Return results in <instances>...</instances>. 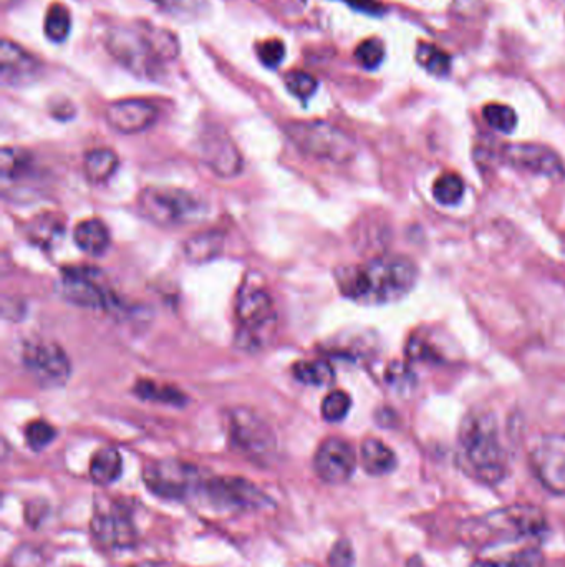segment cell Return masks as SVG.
Wrapping results in <instances>:
<instances>
[{"instance_id": "obj_1", "label": "cell", "mask_w": 565, "mask_h": 567, "mask_svg": "<svg viewBox=\"0 0 565 567\" xmlns=\"http://www.w3.org/2000/svg\"><path fill=\"white\" fill-rule=\"evenodd\" d=\"M418 269L401 256L377 257L358 266L342 267L337 282L343 296L363 306H385L408 296L416 284Z\"/></svg>"}, {"instance_id": "obj_2", "label": "cell", "mask_w": 565, "mask_h": 567, "mask_svg": "<svg viewBox=\"0 0 565 567\" xmlns=\"http://www.w3.org/2000/svg\"><path fill=\"white\" fill-rule=\"evenodd\" d=\"M107 50L121 67L141 78H160L168 63L178 59L179 40L173 32L151 24L120 25L110 30Z\"/></svg>"}, {"instance_id": "obj_3", "label": "cell", "mask_w": 565, "mask_h": 567, "mask_svg": "<svg viewBox=\"0 0 565 567\" xmlns=\"http://www.w3.org/2000/svg\"><path fill=\"white\" fill-rule=\"evenodd\" d=\"M459 460L469 475L498 485L508 473V453L499 437L498 420L488 410H474L464 418L458 435Z\"/></svg>"}, {"instance_id": "obj_4", "label": "cell", "mask_w": 565, "mask_h": 567, "mask_svg": "<svg viewBox=\"0 0 565 567\" xmlns=\"http://www.w3.org/2000/svg\"><path fill=\"white\" fill-rule=\"evenodd\" d=\"M546 531V514L541 509L531 504H512L464 521L458 534L471 548L486 549L541 538Z\"/></svg>"}, {"instance_id": "obj_5", "label": "cell", "mask_w": 565, "mask_h": 567, "mask_svg": "<svg viewBox=\"0 0 565 567\" xmlns=\"http://www.w3.org/2000/svg\"><path fill=\"white\" fill-rule=\"evenodd\" d=\"M290 141L315 160L343 165L352 160L357 146L352 136L327 122H292L285 128Z\"/></svg>"}, {"instance_id": "obj_6", "label": "cell", "mask_w": 565, "mask_h": 567, "mask_svg": "<svg viewBox=\"0 0 565 567\" xmlns=\"http://www.w3.org/2000/svg\"><path fill=\"white\" fill-rule=\"evenodd\" d=\"M138 208L148 221L161 228L196 223L204 213V204L199 198L173 188H146L138 198Z\"/></svg>"}, {"instance_id": "obj_7", "label": "cell", "mask_w": 565, "mask_h": 567, "mask_svg": "<svg viewBox=\"0 0 565 567\" xmlns=\"http://www.w3.org/2000/svg\"><path fill=\"white\" fill-rule=\"evenodd\" d=\"M237 319L241 322V332L237 342L244 349H257L266 344V337L276 322L274 306L269 292L259 284H244L236 307Z\"/></svg>"}, {"instance_id": "obj_8", "label": "cell", "mask_w": 565, "mask_h": 567, "mask_svg": "<svg viewBox=\"0 0 565 567\" xmlns=\"http://www.w3.org/2000/svg\"><path fill=\"white\" fill-rule=\"evenodd\" d=\"M143 481L153 495L163 500L183 501L203 490L196 466L178 460H161L146 466Z\"/></svg>"}, {"instance_id": "obj_9", "label": "cell", "mask_w": 565, "mask_h": 567, "mask_svg": "<svg viewBox=\"0 0 565 567\" xmlns=\"http://www.w3.org/2000/svg\"><path fill=\"white\" fill-rule=\"evenodd\" d=\"M231 438L237 450L262 465L276 453V437L271 428L247 408H237L231 413Z\"/></svg>"}, {"instance_id": "obj_10", "label": "cell", "mask_w": 565, "mask_h": 567, "mask_svg": "<svg viewBox=\"0 0 565 567\" xmlns=\"http://www.w3.org/2000/svg\"><path fill=\"white\" fill-rule=\"evenodd\" d=\"M529 458L541 485L554 495L565 496V435H542L532 446Z\"/></svg>"}, {"instance_id": "obj_11", "label": "cell", "mask_w": 565, "mask_h": 567, "mask_svg": "<svg viewBox=\"0 0 565 567\" xmlns=\"http://www.w3.org/2000/svg\"><path fill=\"white\" fill-rule=\"evenodd\" d=\"M503 160L512 168L546 176L549 180L562 181L565 178V165L561 156L549 146L537 143H514L503 148Z\"/></svg>"}, {"instance_id": "obj_12", "label": "cell", "mask_w": 565, "mask_h": 567, "mask_svg": "<svg viewBox=\"0 0 565 567\" xmlns=\"http://www.w3.org/2000/svg\"><path fill=\"white\" fill-rule=\"evenodd\" d=\"M357 455L348 441L339 437L322 441L314 456V470L329 485H343L352 478Z\"/></svg>"}, {"instance_id": "obj_13", "label": "cell", "mask_w": 565, "mask_h": 567, "mask_svg": "<svg viewBox=\"0 0 565 567\" xmlns=\"http://www.w3.org/2000/svg\"><path fill=\"white\" fill-rule=\"evenodd\" d=\"M25 367L44 385H60L70 377V360L54 342H34L24 350Z\"/></svg>"}, {"instance_id": "obj_14", "label": "cell", "mask_w": 565, "mask_h": 567, "mask_svg": "<svg viewBox=\"0 0 565 567\" xmlns=\"http://www.w3.org/2000/svg\"><path fill=\"white\" fill-rule=\"evenodd\" d=\"M203 491L216 504L232 509L264 508L266 496L244 478H216L204 481Z\"/></svg>"}, {"instance_id": "obj_15", "label": "cell", "mask_w": 565, "mask_h": 567, "mask_svg": "<svg viewBox=\"0 0 565 567\" xmlns=\"http://www.w3.org/2000/svg\"><path fill=\"white\" fill-rule=\"evenodd\" d=\"M105 117L113 130L131 135V133L148 130L158 118V108L146 100L130 98V100H120V102L108 105Z\"/></svg>"}, {"instance_id": "obj_16", "label": "cell", "mask_w": 565, "mask_h": 567, "mask_svg": "<svg viewBox=\"0 0 565 567\" xmlns=\"http://www.w3.org/2000/svg\"><path fill=\"white\" fill-rule=\"evenodd\" d=\"M40 62L20 45L2 40L0 45V78L5 87H22L39 77Z\"/></svg>"}, {"instance_id": "obj_17", "label": "cell", "mask_w": 565, "mask_h": 567, "mask_svg": "<svg viewBox=\"0 0 565 567\" xmlns=\"http://www.w3.org/2000/svg\"><path fill=\"white\" fill-rule=\"evenodd\" d=\"M201 156L209 168L224 178H232L242 170L241 153L229 136L221 131H209L201 140Z\"/></svg>"}, {"instance_id": "obj_18", "label": "cell", "mask_w": 565, "mask_h": 567, "mask_svg": "<svg viewBox=\"0 0 565 567\" xmlns=\"http://www.w3.org/2000/svg\"><path fill=\"white\" fill-rule=\"evenodd\" d=\"M95 271V269H93ZM92 269H65L63 272V294L70 301L83 307L107 306V292L95 279Z\"/></svg>"}, {"instance_id": "obj_19", "label": "cell", "mask_w": 565, "mask_h": 567, "mask_svg": "<svg viewBox=\"0 0 565 567\" xmlns=\"http://www.w3.org/2000/svg\"><path fill=\"white\" fill-rule=\"evenodd\" d=\"M92 531L98 541L112 548H130L135 544V528L128 514L121 509L98 513L92 521Z\"/></svg>"}, {"instance_id": "obj_20", "label": "cell", "mask_w": 565, "mask_h": 567, "mask_svg": "<svg viewBox=\"0 0 565 567\" xmlns=\"http://www.w3.org/2000/svg\"><path fill=\"white\" fill-rule=\"evenodd\" d=\"M360 458H362L363 470L372 476L390 475L398 463L392 448L377 438H367L363 441Z\"/></svg>"}, {"instance_id": "obj_21", "label": "cell", "mask_w": 565, "mask_h": 567, "mask_svg": "<svg viewBox=\"0 0 565 567\" xmlns=\"http://www.w3.org/2000/svg\"><path fill=\"white\" fill-rule=\"evenodd\" d=\"M73 239L82 251L98 256L107 251L108 244H110V233L100 219H85L75 228Z\"/></svg>"}, {"instance_id": "obj_22", "label": "cell", "mask_w": 565, "mask_h": 567, "mask_svg": "<svg viewBox=\"0 0 565 567\" xmlns=\"http://www.w3.org/2000/svg\"><path fill=\"white\" fill-rule=\"evenodd\" d=\"M123 460L120 451L113 446H105L93 455L90 463V476L100 486H108L120 478Z\"/></svg>"}, {"instance_id": "obj_23", "label": "cell", "mask_w": 565, "mask_h": 567, "mask_svg": "<svg viewBox=\"0 0 565 567\" xmlns=\"http://www.w3.org/2000/svg\"><path fill=\"white\" fill-rule=\"evenodd\" d=\"M118 165L120 160L112 150H93L85 156L83 170L88 180L93 183H103L112 178Z\"/></svg>"}, {"instance_id": "obj_24", "label": "cell", "mask_w": 565, "mask_h": 567, "mask_svg": "<svg viewBox=\"0 0 565 567\" xmlns=\"http://www.w3.org/2000/svg\"><path fill=\"white\" fill-rule=\"evenodd\" d=\"M294 375L299 382L314 387H324L334 380V369L324 360H307L294 365Z\"/></svg>"}, {"instance_id": "obj_25", "label": "cell", "mask_w": 565, "mask_h": 567, "mask_svg": "<svg viewBox=\"0 0 565 567\" xmlns=\"http://www.w3.org/2000/svg\"><path fill=\"white\" fill-rule=\"evenodd\" d=\"M476 567H544V556L537 548H524L498 558L484 559Z\"/></svg>"}, {"instance_id": "obj_26", "label": "cell", "mask_w": 565, "mask_h": 567, "mask_svg": "<svg viewBox=\"0 0 565 567\" xmlns=\"http://www.w3.org/2000/svg\"><path fill=\"white\" fill-rule=\"evenodd\" d=\"M416 62L420 63L426 72L436 75V77H445L451 70L450 55L431 44L418 45Z\"/></svg>"}, {"instance_id": "obj_27", "label": "cell", "mask_w": 565, "mask_h": 567, "mask_svg": "<svg viewBox=\"0 0 565 567\" xmlns=\"http://www.w3.org/2000/svg\"><path fill=\"white\" fill-rule=\"evenodd\" d=\"M221 248H223V239L219 234L211 233L201 234V236L191 239L186 244L184 251H186L189 261L204 262L218 256Z\"/></svg>"}, {"instance_id": "obj_28", "label": "cell", "mask_w": 565, "mask_h": 567, "mask_svg": "<svg viewBox=\"0 0 565 567\" xmlns=\"http://www.w3.org/2000/svg\"><path fill=\"white\" fill-rule=\"evenodd\" d=\"M70 29H72V17L67 7L62 4L50 5L45 17V35L52 42H63L70 34Z\"/></svg>"}, {"instance_id": "obj_29", "label": "cell", "mask_w": 565, "mask_h": 567, "mask_svg": "<svg viewBox=\"0 0 565 567\" xmlns=\"http://www.w3.org/2000/svg\"><path fill=\"white\" fill-rule=\"evenodd\" d=\"M464 183L458 175L446 173L440 176L433 185V198L443 206H454L463 198Z\"/></svg>"}, {"instance_id": "obj_30", "label": "cell", "mask_w": 565, "mask_h": 567, "mask_svg": "<svg viewBox=\"0 0 565 567\" xmlns=\"http://www.w3.org/2000/svg\"><path fill=\"white\" fill-rule=\"evenodd\" d=\"M63 233L60 219L54 216H39L30 226L29 236L39 246H52Z\"/></svg>"}, {"instance_id": "obj_31", "label": "cell", "mask_w": 565, "mask_h": 567, "mask_svg": "<svg viewBox=\"0 0 565 567\" xmlns=\"http://www.w3.org/2000/svg\"><path fill=\"white\" fill-rule=\"evenodd\" d=\"M483 117L488 125L501 133H511L517 125V115L508 105L489 103L483 110Z\"/></svg>"}, {"instance_id": "obj_32", "label": "cell", "mask_w": 565, "mask_h": 567, "mask_svg": "<svg viewBox=\"0 0 565 567\" xmlns=\"http://www.w3.org/2000/svg\"><path fill=\"white\" fill-rule=\"evenodd\" d=\"M352 407V400L342 390L330 392L322 402V417L330 423L342 422Z\"/></svg>"}, {"instance_id": "obj_33", "label": "cell", "mask_w": 565, "mask_h": 567, "mask_svg": "<svg viewBox=\"0 0 565 567\" xmlns=\"http://www.w3.org/2000/svg\"><path fill=\"white\" fill-rule=\"evenodd\" d=\"M285 87L294 97L307 100L314 95L315 90L319 87V82L310 73L294 70V72L285 75Z\"/></svg>"}, {"instance_id": "obj_34", "label": "cell", "mask_w": 565, "mask_h": 567, "mask_svg": "<svg viewBox=\"0 0 565 567\" xmlns=\"http://www.w3.org/2000/svg\"><path fill=\"white\" fill-rule=\"evenodd\" d=\"M30 165L29 155L25 151L17 148H4L0 166H2V178L12 180L14 176H19L22 171L27 170Z\"/></svg>"}, {"instance_id": "obj_35", "label": "cell", "mask_w": 565, "mask_h": 567, "mask_svg": "<svg viewBox=\"0 0 565 567\" xmlns=\"http://www.w3.org/2000/svg\"><path fill=\"white\" fill-rule=\"evenodd\" d=\"M5 567H47V561L39 548L32 544H22L10 553Z\"/></svg>"}, {"instance_id": "obj_36", "label": "cell", "mask_w": 565, "mask_h": 567, "mask_svg": "<svg viewBox=\"0 0 565 567\" xmlns=\"http://www.w3.org/2000/svg\"><path fill=\"white\" fill-rule=\"evenodd\" d=\"M55 435H57L55 428L44 420H35L25 428V440L35 451L47 448L54 441Z\"/></svg>"}, {"instance_id": "obj_37", "label": "cell", "mask_w": 565, "mask_h": 567, "mask_svg": "<svg viewBox=\"0 0 565 567\" xmlns=\"http://www.w3.org/2000/svg\"><path fill=\"white\" fill-rule=\"evenodd\" d=\"M355 59L368 70L377 68L385 59V45L382 40L378 39L363 40L355 50Z\"/></svg>"}, {"instance_id": "obj_38", "label": "cell", "mask_w": 565, "mask_h": 567, "mask_svg": "<svg viewBox=\"0 0 565 567\" xmlns=\"http://www.w3.org/2000/svg\"><path fill=\"white\" fill-rule=\"evenodd\" d=\"M387 382L390 387L400 395H406L408 392H413L416 387V377L411 372L410 367L400 362L390 365L387 370Z\"/></svg>"}, {"instance_id": "obj_39", "label": "cell", "mask_w": 565, "mask_h": 567, "mask_svg": "<svg viewBox=\"0 0 565 567\" xmlns=\"http://www.w3.org/2000/svg\"><path fill=\"white\" fill-rule=\"evenodd\" d=\"M136 393H140L141 397L148 400H161V402L176 403L183 400V395L171 390V388L158 387L153 382H141L136 387Z\"/></svg>"}, {"instance_id": "obj_40", "label": "cell", "mask_w": 565, "mask_h": 567, "mask_svg": "<svg viewBox=\"0 0 565 567\" xmlns=\"http://www.w3.org/2000/svg\"><path fill=\"white\" fill-rule=\"evenodd\" d=\"M257 55H259V59L266 67H277L285 57L284 42L279 39L266 40V42H262L259 45Z\"/></svg>"}, {"instance_id": "obj_41", "label": "cell", "mask_w": 565, "mask_h": 567, "mask_svg": "<svg viewBox=\"0 0 565 567\" xmlns=\"http://www.w3.org/2000/svg\"><path fill=\"white\" fill-rule=\"evenodd\" d=\"M355 551L348 539H339L329 554V567H353Z\"/></svg>"}, {"instance_id": "obj_42", "label": "cell", "mask_w": 565, "mask_h": 567, "mask_svg": "<svg viewBox=\"0 0 565 567\" xmlns=\"http://www.w3.org/2000/svg\"><path fill=\"white\" fill-rule=\"evenodd\" d=\"M272 4L276 5V9L281 14L294 17V15H300L304 12L307 0H272Z\"/></svg>"}, {"instance_id": "obj_43", "label": "cell", "mask_w": 565, "mask_h": 567, "mask_svg": "<svg viewBox=\"0 0 565 567\" xmlns=\"http://www.w3.org/2000/svg\"><path fill=\"white\" fill-rule=\"evenodd\" d=\"M347 2L355 9L365 10L368 14H377V10H380V5L375 0H347Z\"/></svg>"}, {"instance_id": "obj_44", "label": "cell", "mask_w": 565, "mask_h": 567, "mask_svg": "<svg viewBox=\"0 0 565 567\" xmlns=\"http://www.w3.org/2000/svg\"><path fill=\"white\" fill-rule=\"evenodd\" d=\"M166 10L186 9L193 0H151Z\"/></svg>"}]
</instances>
